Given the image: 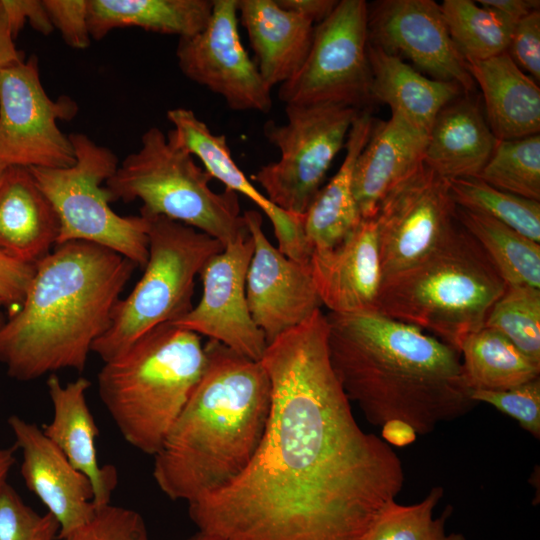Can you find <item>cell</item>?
Returning a JSON list of instances; mask_svg holds the SVG:
<instances>
[{
	"mask_svg": "<svg viewBox=\"0 0 540 540\" xmlns=\"http://www.w3.org/2000/svg\"><path fill=\"white\" fill-rule=\"evenodd\" d=\"M264 435L245 470L189 503L198 530L224 540H366L404 484L401 459L365 432L331 366L317 310L268 343Z\"/></svg>",
	"mask_w": 540,
	"mask_h": 540,
	"instance_id": "obj_1",
	"label": "cell"
},
{
	"mask_svg": "<svg viewBox=\"0 0 540 540\" xmlns=\"http://www.w3.org/2000/svg\"><path fill=\"white\" fill-rule=\"evenodd\" d=\"M331 366L349 401L383 435L432 433L478 403L460 353L422 329L376 311L326 315Z\"/></svg>",
	"mask_w": 540,
	"mask_h": 540,
	"instance_id": "obj_2",
	"label": "cell"
},
{
	"mask_svg": "<svg viewBox=\"0 0 540 540\" xmlns=\"http://www.w3.org/2000/svg\"><path fill=\"white\" fill-rule=\"evenodd\" d=\"M138 266L104 246L68 241L35 264L20 309L0 328V362L12 378L85 369Z\"/></svg>",
	"mask_w": 540,
	"mask_h": 540,
	"instance_id": "obj_3",
	"label": "cell"
},
{
	"mask_svg": "<svg viewBox=\"0 0 540 540\" xmlns=\"http://www.w3.org/2000/svg\"><path fill=\"white\" fill-rule=\"evenodd\" d=\"M186 405L154 456L153 477L188 504L234 481L256 453L267 425L271 384L261 361L215 340Z\"/></svg>",
	"mask_w": 540,
	"mask_h": 540,
	"instance_id": "obj_4",
	"label": "cell"
},
{
	"mask_svg": "<svg viewBox=\"0 0 540 540\" xmlns=\"http://www.w3.org/2000/svg\"><path fill=\"white\" fill-rule=\"evenodd\" d=\"M205 365L201 337L165 323L104 362L97 376L98 393L123 438L154 457Z\"/></svg>",
	"mask_w": 540,
	"mask_h": 540,
	"instance_id": "obj_5",
	"label": "cell"
},
{
	"mask_svg": "<svg viewBox=\"0 0 540 540\" xmlns=\"http://www.w3.org/2000/svg\"><path fill=\"white\" fill-rule=\"evenodd\" d=\"M506 286L457 221L428 255L382 279L375 311L433 332L459 352L462 341L484 326Z\"/></svg>",
	"mask_w": 540,
	"mask_h": 540,
	"instance_id": "obj_6",
	"label": "cell"
},
{
	"mask_svg": "<svg viewBox=\"0 0 540 540\" xmlns=\"http://www.w3.org/2000/svg\"><path fill=\"white\" fill-rule=\"evenodd\" d=\"M212 176L171 135L157 127L146 130L137 151L130 153L106 180L111 202L142 201L141 214L164 216L191 226L224 247L248 232L238 196L210 187Z\"/></svg>",
	"mask_w": 540,
	"mask_h": 540,
	"instance_id": "obj_7",
	"label": "cell"
},
{
	"mask_svg": "<svg viewBox=\"0 0 540 540\" xmlns=\"http://www.w3.org/2000/svg\"><path fill=\"white\" fill-rule=\"evenodd\" d=\"M141 216L148 223V260L134 289L115 306L108 330L92 346L104 362L151 329L187 314L193 307L196 276L224 249L217 239L186 224Z\"/></svg>",
	"mask_w": 540,
	"mask_h": 540,
	"instance_id": "obj_8",
	"label": "cell"
},
{
	"mask_svg": "<svg viewBox=\"0 0 540 540\" xmlns=\"http://www.w3.org/2000/svg\"><path fill=\"white\" fill-rule=\"evenodd\" d=\"M75 162L64 168L29 167L53 205L60 223L57 245L85 241L109 248L142 269L148 260V223L143 216H120L111 207L105 182L117 156L79 132L68 135Z\"/></svg>",
	"mask_w": 540,
	"mask_h": 540,
	"instance_id": "obj_9",
	"label": "cell"
},
{
	"mask_svg": "<svg viewBox=\"0 0 540 540\" xmlns=\"http://www.w3.org/2000/svg\"><path fill=\"white\" fill-rule=\"evenodd\" d=\"M359 112L338 104L285 106L287 122L269 121L264 127L280 158L262 166L252 179L274 205L304 216Z\"/></svg>",
	"mask_w": 540,
	"mask_h": 540,
	"instance_id": "obj_10",
	"label": "cell"
},
{
	"mask_svg": "<svg viewBox=\"0 0 540 540\" xmlns=\"http://www.w3.org/2000/svg\"><path fill=\"white\" fill-rule=\"evenodd\" d=\"M367 7L364 0H340L315 25L303 65L279 86L285 106L338 104L362 110L371 101Z\"/></svg>",
	"mask_w": 540,
	"mask_h": 540,
	"instance_id": "obj_11",
	"label": "cell"
},
{
	"mask_svg": "<svg viewBox=\"0 0 540 540\" xmlns=\"http://www.w3.org/2000/svg\"><path fill=\"white\" fill-rule=\"evenodd\" d=\"M76 112L71 99L48 96L35 55L0 70V161L28 168L73 165L71 141L57 121Z\"/></svg>",
	"mask_w": 540,
	"mask_h": 540,
	"instance_id": "obj_12",
	"label": "cell"
},
{
	"mask_svg": "<svg viewBox=\"0 0 540 540\" xmlns=\"http://www.w3.org/2000/svg\"><path fill=\"white\" fill-rule=\"evenodd\" d=\"M374 219L383 279L428 255L457 223L448 180L422 162L386 195Z\"/></svg>",
	"mask_w": 540,
	"mask_h": 540,
	"instance_id": "obj_13",
	"label": "cell"
},
{
	"mask_svg": "<svg viewBox=\"0 0 540 540\" xmlns=\"http://www.w3.org/2000/svg\"><path fill=\"white\" fill-rule=\"evenodd\" d=\"M176 57L188 79L223 97L230 109L262 113L272 109V88L240 39L238 0H213L204 28L179 38Z\"/></svg>",
	"mask_w": 540,
	"mask_h": 540,
	"instance_id": "obj_14",
	"label": "cell"
},
{
	"mask_svg": "<svg viewBox=\"0 0 540 540\" xmlns=\"http://www.w3.org/2000/svg\"><path fill=\"white\" fill-rule=\"evenodd\" d=\"M252 254L253 241L247 232L211 257L200 273L203 291L199 303L172 324L260 361L267 342L251 317L246 298Z\"/></svg>",
	"mask_w": 540,
	"mask_h": 540,
	"instance_id": "obj_15",
	"label": "cell"
},
{
	"mask_svg": "<svg viewBox=\"0 0 540 540\" xmlns=\"http://www.w3.org/2000/svg\"><path fill=\"white\" fill-rule=\"evenodd\" d=\"M368 42L411 60L430 78L457 83L465 93L476 84L452 41L441 6L433 0H379L367 7Z\"/></svg>",
	"mask_w": 540,
	"mask_h": 540,
	"instance_id": "obj_16",
	"label": "cell"
},
{
	"mask_svg": "<svg viewBox=\"0 0 540 540\" xmlns=\"http://www.w3.org/2000/svg\"><path fill=\"white\" fill-rule=\"evenodd\" d=\"M253 241L246 276V298L251 317L267 344L302 324L322 306L309 266L274 247L256 210L243 213Z\"/></svg>",
	"mask_w": 540,
	"mask_h": 540,
	"instance_id": "obj_17",
	"label": "cell"
},
{
	"mask_svg": "<svg viewBox=\"0 0 540 540\" xmlns=\"http://www.w3.org/2000/svg\"><path fill=\"white\" fill-rule=\"evenodd\" d=\"M8 425L22 453L23 480L57 520V539L64 540L94 516L92 485L42 428L17 415L8 418Z\"/></svg>",
	"mask_w": 540,
	"mask_h": 540,
	"instance_id": "obj_18",
	"label": "cell"
},
{
	"mask_svg": "<svg viewBox=\"0 0 540 540\" xmlns=\"http://www.w3.org/2000/svg\"><path fill=\"white\" fill-rule=\"evenodd\" d=\"M175 142L197 157L205 170L225 185L254 202L271 221L278 249L289 258L308 264L310 251L303 233V216L289 214L274 205L248 180L234 161L224 135L214 134L207 124L188 108L167 111Z\"/></svg>",
	"mask_w": 540,
	"mask_h": 540,
	"instance_id": "obj_19",
	"label": "cell"
},
{
	"mask_svg": "<svg viewBox=\"0 0 540 540\" xmlns=\"http://www.w3.org/2000/svg\"><path fill=\"white\" fill-rule=\"evenodd\" d=\"M308 266L321 303L331 313L375 311L382 282L375 219H362L339 246L312 252Z\"/></svg>",
	"mask_w": 540,
	"mask_h": 540,
	"instance_id": "obj_20",
	"label": "cell"
},
{
	"mask_svg": "<svg viewBox=\"0 0 540 540\" xmlns=\"http://www.w3.org/2000/svg\"><path fill=\"white\" fill-rule=\"evenodd\" d=\"M89 387L90 381L85 377L63 385L55 374H51L47 379V389L53 416L42 431L70 464L89 479L97 510L111 504L118 476L114 466H101L97 458L99 430L87 404Z\"/></svg>",
	"mask_w": 540,
	"mask_h": 540,
	"instance_id": "obj_21",
	"label": "cell"
},
{
	"mask_svg": "<svg viewBox=\"0 0 540 540\" xmlns=\"http://www.w3.org/2000/svg\"><path fill=\"white\" fill-rule=\"evenodd\" d=\"M427 135L399 116L376 122L354 168L353 193L362 219L374 218L386 195L422 162Z\"/></svg>",
	"mask_w": 540,
	"mask_h": 540,
	"instance_id": "obj_22",
	"label": "cell"
},
{
	"mask_svg": "<svg viewBox=\"0 0 540 540\" xmlns=\"http://www.w3.org/2000/svg\"><path fill=\"white\" fill-rule=\"evenodd\" d=\"M56 211L28 167L8 166L0 180V249L35 265L57 245Z\"/></svg>",
	"mask_w": 540,
	"mask_h": 540,
	"instance_id": "obj_23",
	"label": "cell"
},
{
	"mask_svg": "<svg viewBox=\"0 0 540 540\" xmlns=\"http://www.w3.org/2000/svg\"><path fill=\"white\" fill-rule=\"evenodd\" d=\"M238 12L266 84L273 88L292 78L308 55L315 24L276 0H238Z\"/></svg>",
	"mask_w": 540,
	"mask_h": 540,
	"instance_id": "obj_24",
	"label": "cell"
},
{
	"mask_svg": "<svg viewBox=\"0 0 540 540\" xmlns=\"http://www.w3.org/2000/svg\"><path fill=\"white\" fill-rule=\"evenodd\" d=\"M470 94L444 106L427 135L423 162L447 180L477 177L497 142L481 105Z\"/></svg>",
	"mask_w": 540,
	"mask_h": 540,
	"instance_id": "obj_25",
	"label": "cell"
},
{
	"mask_svg": "<svg viewBox=\"0 0 540 540\" xmlns=\"http://www.w3.org/2000/svg\"><path fill=\"white\" fill-rule=\"evenodd\" d=\"M466 62L470 75L482 91L484 115L497 140L539 134V85L506 51L485 60Z\"/></svg>",
	"mask_w": 540,
	"mask_h": 540,
	"instance_id": "obj_26",
	"label": "cell"
},
{
	"mask_svg": "<svg viewBox=\"0 0 540 540\" xmlns=\"http://www.w3.org/2000/svg\"><path fill=\"white\" fill-rule=\"evenodd\" d=\"M374 123L368 110H360L349 130L341 166L321 187L303 216V233L310 255L339 246L362 221L353 193V175Z\"/></svg>",
	"mask_w": 540,
	"mask_h": 540,
	"instance_id": "obj_27",
	"label": "cell"
},
{
	"mask_svg": "<svg viewBox=\"0 0 540 540\" xmlns=\"http://www.w3.org/2000/svg\"><path fill=\"white\" fill-rule=\"evenodd\" d=\"M371 101L389 106L391 114L428 135L440 110L465 92L455 82L424 76L401 58L368 42Z\"/></svg>",
	"mask_w": 540,
	"mask_h": 540,
	"instance_id": "obj_28",
	"label": "cell"
},
{
	"mask_svg": "<svg viewBox=\"0 0 540 540\" xmlns=\"http://www.w3.org/2000/svg\"><path fill=\"white\" fill-rule=\"evenodd\" d=\"M212 7L213 0H88V27L94 40L127 27L186 38L204 28Z\"/></svg>",
	"mask_w": 540,
	"mask_h": 540,
	"instance_id": "obj_29",
	"label": "cell"
},
{
	"mask_svg": "<svg viewBox=\"0 0 540 540\" xmlns=\"http://www.w3.org/2000/svg\"><path fill=\"white\" fill-rule=\"evenodd\" d=\"M464 379L473 390H505L539 377L540 364L497 331L482 327L461 343Z\"/></svg>",
	"mask_w": 540,
	"mask_h": 540,
	"instance_id": "obj_30",
	"label": "cell"
},
{
	"mask_svg": "<svg viewBox=\"0 0 540 540\" xmlns=\"http://www.w3.org/2000/svg\"><path fill=\"white\" fill-rule=\"evenodd\" d=\"M456 219L481 245L506 284L540 288V243L489 216L458 206Z\"/></svg>",
	"mask_w": 540,
	"mask_h": 540,
	"instance_id": "obj_31",
	"label": "cell"
},
{
	"mask_svg": "<svg viewBox=\"0 0 540 540\" xmlns=\"http://www.w3.org/2000/svg\"><path fill=\"white\" fill-rule=\"evenodd\" d=\"M440 6L450 37L466 61L507 50L516 23L471 0H445Z\"/></svg>",
	"mask_w": 540,
	"mask_h": 540,
	"instance_id": "obj_32",
	"label": "cell"
},
{
	"mask_svg": "<svg viewBox=\"0 0 540 540\" xmlns=\"http://www.w3.org/2000/svg\"><path fill=\"white\" fill-rule=\"evenodd\" d=\"M456 206L489 216L540 243V201L497 189L477 177L448 180Z\"/></svg>",
	"mask_w": 540,
	"mask_h": 540,
	"instance_id": "obj_33",
	"label": "cell"
},
{
	"mask_svg": "<svg viewBox=\"0 0 540 540\" xmlns=\"http://www.w3.org/2000/svg\"><path fill=\"white\" fill-rule=\"evenodd\" d=\"M477 178L497 189L540 201V134L497 140Z\"/></svg>",
	"mask_w": 540,
	"mask_h": 540,
	"instance_id": "obj_34",
	"label": "cell"
},
{
	"mask_svg": "<svg viewBox=\"0 0 540 540\" xmlns=\"http://www.w3.org/2000/svg\"><path fill=\"white\" fill-rule=\"evenodd\" d=\"M443 492L441 486L433 487L423 500L410 505L391 501L376 519L366 540H466L461 533H445V523L453 512L451 505L439 517H433Z\"/></svg>",
	"mask_w": 540,
	"mask_h": 540,
	"instance_id": "obj_35",
	"label": "cell"
},
{
	"mask_svg": "<svg viewBox=\"0 0 540 540\" xmlns=\"http://www.w3.org/2000/svg\"><path fill=\"white\" fill-rule=\"evenodd\" d=\"M483 327L497 331L540 364V288L507 284Z\"/></svg>",
	"mask_w": 540,
	"mask_h": 540,
	"instance_id": "obj_36",
	"label": "cell"
},
{
	"mask_svg": "<svg viewBox=\"0 0 540 540\" xmlns=\"http://www.w3.org/2000/svg\"><path fill=\"white\" fill-rule=\"evenodd\" d=\"M59 524L50 514L40 515L6 483L0 491V540H55Z\"/></svg>",
	"mask_w": 540,
	"mask_h": 540,
	"instance_id": "obj_37",
	"label": "cell"
},
{
	"mask_svg": "<svg viewBox=\"0 0 540 540\" xmlns=\"http://www.w3.org/2000/svg\"><path fill=\"white\" fill-rule=\"evenodd\" d=\"M472 399L492 405L515 419L534 438H540V378L505 390H473Z\"/></svg>",
	"mask_w": 540,
	"mask_h": 540,
	"instance_id": "obj_38",
	"label": "cell"
},
{
	"mask_svg": "<svg viewBox=\"0 0 540 540\" xmlns=\"http://www.w3.org/2000/svg\"><path fill=\"white\" fill-rule=\"evenodd\" d=\"M64 540H150L143 517L135 510L106 505Z\"/></svg>",
	"mask_w": 540,
	"mask_h": 540,
	"instance_id": "obj_39",
	"label": "cell"
},
{
	"mask_svg": "<svg viewBox=\"0 0 540 540\" xmlns=\"http://www.w3.org/2000/svg\"><path fill=\"white\" fill-rule=\"evenodd\" d=\"M49 19L64 42L75 49L91 43L88 27V0H42Z\"/></svg>",
	"mask_w": 540,
	"mask_h": 540,
	"instance_id": "obj_40",
	"label": "cell"
},
{
	"mask_svg": "<svg viewBox=\"0 0 540 540\" xmlns=\"http://www.w3.org/2000/svg\"><path fill=\"white\" fill-rule=\"evenodd\" d=\"M506 52L516 65L537 83L540 80V11L519 20Z\"/></svg>",
	"mask_w": 540,
	"mask_h": 540,
	"instance_id": "obj_41",
	"label": "cell"
},
{
	"mask_svg": "<svg viewBox=\"0 0 540 540\" xmlns=\"http://www.w3.org/2000/svg\"><path fill=\"white\" fill-rule=\"evenodd\" d=\"M35 272V265L18 260L0 249V303L20 306Z\"/></svg>",
	"mask_w": 540,
	"mask_h": 540,
	"instance_id": "obj_42",
	"label": "cell"
},
{
	"mask_svg": "<svg viewBox=\"0 0 540 540\" xmlns=\"http://www.w3.org/2000/svg\"><path fill=\"white\" fill-rule=\"evenodd\" d=\"M1 3L14 37L26 22L44 35H49L54 30L42 1L1 0Z\"/></svg>",
	"mask_w": 540,
	"mask_h": 540,
	"instance_id": "obj_43",
	"label": "cell"
},
{
	"mask_svg": "<svg viewBox=\"0 0 540 540\" xmlns=\"http://www.w3.org/2000/svg\"><path fill=\"white\" fill-rule=\"evenodd\" d=\"M283 8L296 12L315 25L327 18L336 7V0H276Z\"/></svg>",
	"mask_w": 540,
	"mask_h": 540,
	"instance_id": "obj_44",
	"label": "cell"
},
{
	"mask_svg": "<svg viewBox=\"0 0 540 540\" xmlns=\"http://www.w3.org/2000/svg\"><path fill=\"white\" fill-rule=\"evenodd\" d=\"M483 7L493 10L514 23L534 11H539V0H479Z\"/></svg>",
	"mask_w": 540,
	"mask_h": 540,
	"instance_id": "obj_45",
	"label": "cell"
},
{
	"mask_svg": "<svg viewBox=\"0 0 540 540\" xmlns=\"http://www.w3.org/2000/svg\"><path fill=\"white\" fill-rule=\"evenodd\" d=\"M14 38L0 0V70L23 60Z\"/></svg>",
	"mask_w": 540,
	"mask_h": 540,
	"instance_id": "obj_46",
	"label": "cell"
},
{
	"mask_svg": "<svg viewBox=\"0 0 540 540\" xmlns=\"http://www.w3.org/2000/svg\"><path fill=\"white\" fill-rule=\"evenodd\" d=\"M15 463L14 448H0V491L7 483V477Z\"/></svg>",
	"mask_w": 540,
	"mask_h": 540,
	"instance_id": "obj_47",
	"label": "cell"
},
{
	"mask_svg": "<svg viewBox=\"0 0 540 540\" xmlns=\"http://www.w3.org/2000/svg\"><path fill=\"white\" fill-rule=\"evenodd\" d=\"M187 540H224L216 535L198 530L194 535L190 536Z\"/></svg>",
	"mask_w": 540,
	"mask_h": 540,
	"instance_id": "obj_48",
	"label": "cell"
},
{
	"mask_svg": "<svg viewBox=\"0 0 540 540\" xmlns=\"http://www.w3.org/2000/svg\"><path fill=\"white\" fill-rule=\"evenodd\" d=\"M9 165L5 164L4 162L0 161V180L3 176V174L5 173L6 169L8 168Z\"/></svg>",
	"mask_w": 540,
	"mask_h": 540,
	"instance_id": "obj_49",
	"label": "cell"
},
{
	"mask_svg": "<svg viewBox=\"0 0 540 540\" xmlns=\"http://www.w3.org/2000/svg\"><path fill=\"white\" fill-rule=\"evenodd\" d=\"M5 320H6V319L4 318L3 314L0 313V328H1V326L4 324Z\"/></svg>",
	"mask_w": 540,
	"mask_h": 540,
	"instance_id": "obj_50",
	"label": "cell"
}]
</instances>
